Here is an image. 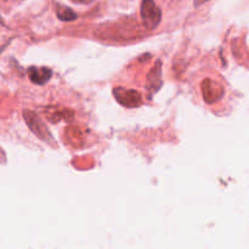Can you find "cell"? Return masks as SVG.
Returning <instances> with one entry per match:
<instances>
[{
  "mask_svg": "<svg viewBox=\"0 0 249 249\" xmlns=\"http://www.w3.org/2000/svg\"><path fill=\"white\" fill-rule=\"evenodd\" d=\"M140 14L143 26L147 29H155L162 19V11L156 5L155 0H142Z\"/></svg>",
  "mask_w": 249,
  "mask_h": 249,
  "instance_id": "obj_1",
  "label": "cell"
},
{
  "mask_svg": "<svg viewBox=\"0 0 249 249\" xmlns=\"http://www.w3.org/2000/svg\"><path fill=\"white\" fill-rule=\"evenodd\" d=\"M23 118L26 121L28 128L33 131V134H36L40 140L45 141V142H53V139L51 136L50 131H49L48 126L43 123L39 116L36 113H34L31 109H24L23 111Z\"/></svg>",
  "mask_w": 249,
  "mask_h": 249,
  "instance_id": "obj_2",
  "label": "cell"
},
{
  "mask_svg": "<svg viewBox=\"0 0 249 249\" xmlns=\"http://www.w3.org/2000/svg\"><path fill=\"white\" fill-rule=\"evenodd\" d=\"M113 94L117 101L125 107H138L142 102L141 95L138 91H134V90H125L123 88H117V89L113 90Z\"/></svg>",
  "mask_w": 249,
  "mask_h": 249,
  "instance_id": "obj_3",
  "label": "cell"
},
{
  "mask_svg": "<svg viewBox=\"0 0 249 249\" xmlns=\"http://www.w3.org/2000/svg\"><path fill=\"white\" fill-rule=\"evenodd\" d=\"M202 90H203L204 100L208 104H213V102L218 101L224 95V88L219 83L211 79H206L202 83Z\"/></svg>",
  "mask_w": 249,
  "mask_h": 249,
  "instance_id": "obj_4",
  "label": "cell"
},
{
  "mask_svg": "<svg viewBox=\"0 0 249 249\" xmlns=\"http://www.w3.org/2000/svg\"><path fill=\"white\" fill-rule=\"evenodd\" d=\"M162 85V65L160 61H156V65L147 75V90L150 94L158 91Z\"/></svg>",
  "mask_w": 249,
  "mask_h": 249,
  "instance_id": "obj_5",
  "label": "cell"
},
{
  "mask_svg": "<svg viewBox=\"0 0 249 249\" xmlns=\"http://www.w3.org/2000/svg\"><path fill=\"white\" fill-rule=\"evenodd\" d=\"M28 73L32 82L39 85L45 84V83L51 78V71L46 67H41V68L32 67L29 68Z\"/></svg>",
  "mask_w": 249,
  "mask_h": 249,
  "instance_id": "obj_6",
  "label": "cell"
},
{
  "mask_svg": "<svg viewBox=\"0 0 249 249\" xmlns=\"http://www.w3.org/2000/svg\"><path fill=\"white\" fill-rule=\"evenodd\" d=\"M56 14H57V17L61 19V21H73V19L77 18V15L73 10H71L70 7L66 6H60L56 10Z\"/></svg>",
  "mask_w": 249,
  "mask_h": 249,
  "instance_id": "obj_7",
  "label": "cell"
},
{
  "mask_svg": "<svg viewBox=\"0 0 249 249\" xmlns=\"http://www.w3.org/2000/svg\"><path fill=\"white\" fill-rule=\"evenodd\" d=\"M73 2H75V4H91V2H94L95 0H72Z\"/></svg>",
  "mask_w": 249,
  "mask_h": 249,
  "instance_id": "obj_8",
  "label": "cell"
},
{
  "mask_svg": "<svg viewBox=\"0 0 249 249\" xmlns=\"http://www.w3.org/2000/svg\"><path fill=\"white\" fill-rule=\"evenodd\" d=\"M207 1H209V0H195V6H201V5L206 4Z\"/></svg>",
  "mask_w": 249,
  "mask_h": 249,
  "instance_id": "obj_9",
  "label": "cell"
}]
</instances>
